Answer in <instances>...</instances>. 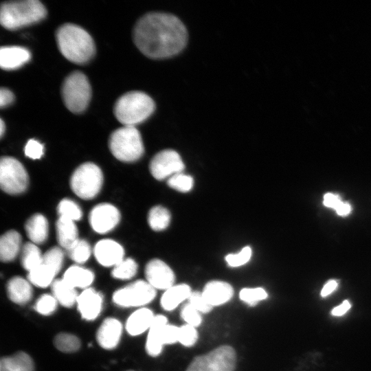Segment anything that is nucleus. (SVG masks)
Segmentation results:
<instances>
[{
	"label": "nucleus",
	"instance_id": "f257e3e1",
	"mask_svg": "<svg viewBox=\"0 0 371 371\" xmlns=\"http://www.w3.org/2000/svg\"><path fill=\"white\" fill-rule=\"evenodd\" d=\"M133 41L146 56L159 59L179 53L188 40L186 28L175 15L149 12L142 16L133 29Z\"/></svg>",
	"mask_w": 371,
	"mask_h": 371
},
{
	"label": "nucleus",
	"instance_id": "f03ea898",
	"mask_svg": "<svg viewBox=\"0 0 371 371\" xmlns=\"http://www.w3.org/2000/svg\"><path fill=\"white\" fill-rule=\"evenodd\" d=\"M56 40L60 53L68 60L85 64L95 55V46L91 35L82 27L65 23L56 32Z\"/></svg>",
	"mask_w": 371,
	"mask_h": 371
},
{
	"label": "nucleus",
	"instance_id": "7ed1b4c3",
	"mask_svg": "<svg viewBox=\"0 0 371 371\" xmlns=\"http://www.w3.org/2000/svg\"><path fill=\"white\" fill-rule=\"evenodd\" d=\"M46 15L47 10L38 0L4 1L1 5L0 22L3 27L14 30L38 23Z\"/></svg>",
	"mask_w": 371,
	"mask_h": 371
},
{
	"label": "nucleus",
	"instance_id": "20e7f679",
	"mask_svg": "<svg viewBox=\"0 0 371 371\" xmlns=\"http://www.w3.org/2000/svg\"><path fill=\"white\" fill-rule=\"evenodd\" d=\"M153 100L146 93L133 91L120 96L115 103L113 112L124 126H135L148 119L155 111Z\"/></svg>",
	"mask_w": 371,
	"mask_h": 371
},
{
	"label": "nucleus",
	"instance_id": "39448f33",
	"mask_svg": "<svg viewBox=\"0 0 371 371\" xmlns=\"http://www.w3.org/2000/svg\"><path fill=\"white\" fill-rule=\"evenodd\" d=\"M109 146L113 155L124 162L138 160L144 151L141 134L132 126H124L115 130L109 137Z\"/></svg>",
	"mask_w": 371,
	"mask_h": 371
},
{
	"label": "nucleus",
	"instance_id": "423d86ee",
	"mask_svg": "<svg viewBox=\"0 0 371 371\" xmlns=\"http://www.w3.org/2000/svg\"><path fill=\"white\" fill-rule=\"evenodd\" d=\"M61 94L65 106L71 112L84 111L91 98V87L87 76L79 71L69 74L63 82Z\"/></svg>",
	"mask_w": 371,
	"mask_h": 371
},
{
	"label": "nucleus",
	"instance_id": "0eeeda50",
	"mask_svg": "<svg viewBox=\"0 0 371 371\" xmlns=\"http://www.w3.org/2000/svg\"><path fill=\"white\" fill-rule=\"evenodd\" d=\"M103 183V174L95 164L87 162L80 165L73 172L70 186L80 198L91 199L100 192Z\"/></svg>",
	"mask_w": 371,
	"mask_h": 371
},
{
	"label": "nucleus",
	"instance_id": "6e6552de",
	"mask_svg": "<svg viewBox=\"0 0 371 371\" xmlns=\"http://www.w3.org/2000/svg\"><path fill=\"white\" fill-rule=\"evenodd\" d=\"M236 352L229 346H221L196 357L186 371H234Z\"/></svg>",
	"mask_w": 371,
	"mask_h": 371
},
{
	"label": "nucleus",
	"instance_id": "1a4fd4ad",
	"mask_svg": "<svg viewBox=\"0 0 371 371\" xmlns=\"http://www.w3.org/2000/svg\"><path fill=\"white\" fill-rule=\"evenodd\" d=\"M0 185L10 194L24 192L28 185V175L23 164L12 157H2L0 161Z\"/></svg>",
	"mask_w": 371,
	"mask_h": 371
},
{
	"label": "nucleus",
	"instance_id": "9d476101",
	"mask_svg": "<svg viewBox=\"0 0 371 371\" xmlns=\"http://www.w3.org/2000/svg\"><path fill=\"white\" fill-rule=\"evenodd\" d=\"M155 295L154 287L147 281L139 280L115 291L113 301L122 307L140 306L150 303Z\"/></svg>",
	"mask_w": 371,
	"mask_h": 371
},
{
	"label": "nucleus",
	"instance_id": "9b49d317",
	"mask_svg": "<svg viewBox=\"0 0 371 371\" xmlns=\"http://www.w3.org/2000/svg\"><path fill=\"white\" fill-rule=\"evenodd\" d=\"M184 168V164L179 153L170 149L157 153L151 159L149 166L151 175L158 180L182 172Z\"/></svg>",
	"mask_w": 371,
	"mask_h": 371
},
{
	"label": "nucleus",
	"instance_id": "f8f14e48",
	"mask_svg": "<svg viewBox=\"0 0 371 371\" xmlns=\"http://www.w3.org/2000/svg\"><path fill=\"white\" fill-rule=\"evenodd\" d=\"M120 220L119 210L109 203L95 205L90 212L89 221L92 229L99 234H105L114 229Z\"/></svg>",
	"mask_w": 371,
	"mask_h": 371
},
{
	"label": "nucleus",
	"instance_id": "ddd939ff",
	"mask_svg": "<svg viewBox=\"0 0 371 371\" xmlns=\"http://www.w3.org/2000/svg\"><path fill=\"white\" fill-rule=\"evenodd\" d=\"M147 282L155 289H168L172 286L175 276L170 267L159 259L149 261L145 268Z\"/></svg>",
	"mask_w": 371,
	"mask_h": 371
},
{
	"label": "nucleus",
	"instance_id": "4468645a",
	"mask_svg": "<svg viewBox=\"0 0 371 371\" xmlns=\"http://www.w3.org/2000/svg\"><path fill=\"white\" fill-rule=\"evenodd\" d=\"M124 251L116 241L103 239L97 243L94 247V255L98 262L104 266H115L123 260Z\"/></svg>",
	"mask_w": 371,
	"mask_h": 371
},
{
	"label": "nucleus",
	"instance_id": "2eb2a0df",
	"mask_svg": "<svg viewBox=\"0 0 371 371\" xmlns=\"http://www.w3.org/2000/svg\"><path fill=\"white\" fill-rule=\"evenodd\" d=\"M76 302L82 317L87 320H93L101 311L102 297L93 289L87 288L78 295Z\"/></svg>",
	"mask_w": 371,
	"mask_h": 371
},
{
	"label": "nucleus",
	"instance_id": "dca6fc26",
	"mask_svg": "<svg viewBox=\"0 0 371 371\" xmlns=\"http://www.w3.org/2000/svg\"><path fill=\"white\" fill-rule=\"evenodd\" d=\"M122 326L119 320L106 318L99 327L96 339L99 345L107 350L115 348L122 335Z\"/></svg>",
	"mask_w": 371,
	"mask_h": 371
},
{
	"label": "nucleus",
	"instance_id": "f3484780",
	"mask_svg": "<svg viewBox=\"0 0 371 371\" xmlns=\"http://www.w3.org/2000/svg\"><path fill=\"white\" fill-rule=\"evenodd\" d=\"M30 58V51L21 46H3L0 49V66L5 70L18 69Z\"/></svg>",
	"mask_w": 371,
	"mask_h": 371
},
{
	"label": "nucleus",
	"instance_id": "a211bd4d",
	"mask_svg": "<svg viewBox=\"0 0 371 371\" xmlns=\"http://www.w3.org/2000/svg\"><path fill=\"white\" fill-rule=\"evenodd\" d=\"M202 294L210 305L219 306L231 300L234 289L227 282L213 280L205 285Z\"/></svg>",
	"mask_w": 371,
	"mask_h": 371
},
{
	"label": "nucleus",
	"instance_id": "6ab92c4d",
	"mask_svg": "<svg viewBox=\"0 0 371 371\" xmlns=\"http://www.w3.org/2000/svg\"><path fill=\"white\" fill-rule=\"evenodd\" d=\"M167 324L168 320L164 315L155 316L149 328L146 343V350L150 356L157 357L161 353L164 345L162 341L163 329Z\"/></svg>",
	"mask_w": 371,
	"mask_h": 371
},
{
	"label": "nucleus",
	"instance_id": "aec40b11",
	"mask_svg": "<svg viewBox=\"0 0 371 371\" xmlns=\"http://www.w3.org/2000/svg\"><path fill=\"white\" fill-rule=\"evenodd\" d=\"M27 236L32 243L42 244L48 237L49 227L47 218L41 214H35L25 224Z\"/></svg>",
	"mask_w": 371,
	"mask_h": 371
},
{
	"label": "nucleus",
	"instance_id": "412c9836",
	"mask_svg": "<svg viewBox=\"0 0 371 371\" xmlns=\"http://www.w3.org/2000/svg\"><path fill=\"white\" fill-rule=\"evenodd\" d=\"M153 313L148 308H142L133 313L126 323L127 332L136 336L149 329L154 319Z\"/></svg>",
	"mask_w": 371,
	"mask_h": 371
},
{
	"label": "nucleus",
	"instance_id": "4be33fe9",
	"mask_svg": "<svg viewBox=\"0 0 371 371\" xmlns=\"http://www.w3.org/2000/svg\"><path fill=\"white\" fill-rule=\"evenodd\" d=\"M21 248V236L15 230H10L3 234L0 239V258L8 262L15 259Z\"/></svg>",
	"mask_w": 371,
	"mask_h": 371
},
{
	"label": "nucleus",
	"instance_id": "5701e85b",
	"mask_svg": "<svg viewBox=\"0 0 371 371\" xmlns=\"http://www.w3.org/2000/svg\"><path fill=\"white\" fill-rule=\"evenodd\" d=\"M7 293L13 302L24 304L29 302L32 296V288L25 279L16 276L7 283Z\"/></svg>",
	"mask_w": 371,
	"mask_h": 371
},
{
	"label": "nucleus",
	"instance_id": "b1692460",
	"mask_svg": "<svg viewBox=\"0 0 371 371\" xmlns=\"http://www.w3.org/2000/svg\"><path fill=\"white\" fill-rule=\"evenodd\" d=\"M192 292L190 287L188 284L173 285L166 289L162 295L161 305L164 310L172 311L183 301L188 299Z\"/></svg>",
	"mask_w": 371,
	"mask_h": 371
},
{
	"label": "nucleus",
	"instance_id": "393cba45",
	"mask_svg": "<svg viewBox=\"0 0 371 371\" xmlns=\"http://www.w3.org/2000/svg\"><path fill=\"white\" fill-rule=\"evenodd\" d=\"M56 235L58 244L68 249L78 240V229L74 221L59 217L56 222Z\"/></svg>",
	"mask_w": 371,
	"mask_h": 371
},
{
	"label": "nucleus",
	"instance_id": "a878e982",
	"mask_svg": "<svg viewBox=\"0 0 371 371\" xmlns=\"http://www.w3.org/2000/svg\"><path fill=\"white\" fill-rule=\"evenodd\" d=\"M93 272L84 267L74 265L67 269L63 279L70 286L76 288H87L93 281Z\"/></svg>",
	"mask_w": 371,
	"mask_h": 371
},
{
	"label": "nucleus",
	"instance_id": "bb28decb",
	"mask_svg": "<svg viewBox=\"0 0 371 371\" xmlns=\"http://www.w3.org/2000/svg\"><path fill=\"white\" fill-rule=\"evenodd\" d=\"M32 358L24 352L1 359L0 371H34Z\"/></svg>",
	"mask_w": 371,
	"mask_h": 371
},
{
	"label": "nucleus",
	"instance_id": "cd10ccee",
	"mask_svg": "<svg viewBox=\"0 0 371 371\" xmlns=\"http://www.w3.org/2000/svg\"><path fill=\"white\" fill-rule=\"evenodd\" d=\"M51 286L53 296L63 306L71 307L77 302L78 295L76 289L63 279L54 280Z\"/></svg>",
	"mask_w": 371,
	"mask_h": 371
},
{
	"label": "nucleus",
	"instance_id": "c85d7f7f",
	"mask_svg": "<svg viewBox=\"0 0 371 371\" xmlns=\"http://www.w3.org/2000/svg\"><path fill=\"white\" fill-rule=\"evenodd\" d=\"M43 255L37 245L32 242L26 243L21 251V262L28 271H32L42 263Z\"/></svg>",
	"mask_w": 371,
	"mask_h": 371
},
{
	"label": "nucleus",
	"instance_id": "c756f323",
	"mask_svg": "<svg viewBox=\"0 0 371 371\" xmlns=\"http://www.w3.org/2000/svg\"><path fill=\"white\" fill-rule=\"evenodd\" d=\"M170 218V213L166 208L157 205L149 211L148 222L152 229L161 231L168 226Z\"/></svg>",
	"mask_w": 371,
	"mask_h": 371
},
{
	"label": "nucleus",
	"instance_id": "7c9ffc66",
	"mask_svg": "<svg viewBox=\"0 0 371 371\" xmlns=\"http://www.w3.org/2000/svg\"><path fill=\"white\" fill-rule=\"evenodd\" d=\"M55 276V273L49 267L41 263L29 271L27 278L32 284L43 288L52 284Z\"/></svg>",
	"mask_w": 371,
	"mask_h": 371
},
{
	"label": "nucleus",
	"instance_id": "2f4dec72",
	"mask_svg": "<svg viewBox=\"0 0 371 371\" xmlns=\"http://www.w3.org/2000/svg\"><path fill=\"white\" fill-rule=\"evenodd\" d=\"M137 271V265L132 258H126L115 265L112 270V276L117 279L128 280L134 277Z\"/></svg>",
	"mask_w": 371,
	"mask_h": 371
},
{
	"label": "nucleus",
	"instance_id": "473e14b6",
	"mask_svg": "<svg viewBox=\"0 0 371 371\" xmlns=\"http://www.w3.org/2000/svg\"><path fill=\"white\" fill-rule=\"evenodd\" d=\"M54 343L58 350L64 352H75L80 346V339L76 336L66 333L58 334Z\"/></svg>",
	"mask_w": 371,
	"mask_h": 371
},
{
	"label": "nucleus",
	"instance_id": "72a5a7b5",
	"mask_svg": "<svg viewBox=\"0 0 371 371\" xmlns=\"http://www.w3.org/2000/svg\"><path fill=\"white\" fill-rule=\"evenodd\" d=\"M69 257L77 263H84L90 257L91 250L88 242L82 239L78 240L67 249Z\"/></svg>",
	"mask_w": 371,
	"mask_h": 371
},
{
	"label": "nucleus",
	"instance_id": "f704fd0d",
	"mask_svg": "<svg viewBox=\"0 0 371 371\" xmlns=\"http://www.w3.org/2000/svg\"><path fill=\"white\" fill-rule=\"evenodd\" d=\"M59 217H63L73 221H78L82 217V210L74 201L64 199L60 201L57 207Z\"/></svg>",
	"mask_w": 371,
	"mask_h": 371
},
{
	"label": "nucleus",
	"instance_id": "c9c22d12",
	"mask_svg": "<svg viewBox=\"0 0 371 371\" xmlns=\"http://www.w3.org/2000/svg\"><path fill=\"white\" fill-rule=\"evenodd\" d=\"M64 260L63 250L53 247L43 255L42 263L49 267L56 275L62 268Z\"/></svg>",
	"mask_w": 371,
	"mask_h": 371
},
{
	"label": "nucleus",
	"instance_id": "e433bc0d",
	"mask_svg": "<svg viewBox=\"0 0 371 371\" xmlns=\"http://www.w3.org/2000/svg\"><path fill=\"white\" fill-rule=\"evenodd\" d=\"M240 299L249 304L254 306L258 302L265 300L267 297V293L262 288H244L239 293Z\"/></svg>",
	"mask_w": 371,
	"mask_h": 371
},
{
	"label": "nucleus",
	"instance_id": "4c0bfd02",
	"mask_svg": "<svg viewBox=\"0 0 371 371\" xmlns=\"http://www.w3.org/2000/svg\"><path fill=\"white\" fill-rule=\"evenodd\" d=\"M168 185L177 191L186 192L192 189L193 179L190 175L179 172L168 179Z\"/></svg>",
	"mask_w": 371,
	"mask_h": 371
},
{
	"label": "nucleus",
	"instance_id": "58836bf2",
	"mask_svg": "<svg viewBox=\"0 0 371 371\" xmlns=\"http://www.w3.org/2000/svg\"><path fill=\"white\" fill-rule=\"evenodd\" d=\"M57 302L56 299L53 295L44 294L36 302L34 308L41 315H49L56 309Z\"/></svg>",
	"mask_w": 371,
	"mask_h": 371
},
{
	"label": "nucleus",
	"instance_id": "ea45409f",
	"mask_svg": "<svg viewBox=\"0 0 371 371\" xmlns=\"http://www.w3.org/2000/svg\"><path fill=\"white\" fill-rule=\"evenodd\" d=\"M198 339V333L195 327L185 324L179 327L178 341L185 346H193Z\"/></svg>",
	"mask_w": 371,
	"mask_h": 371
},
{
	"label": "nucleus",
	"instance_id": "a19ab883",
	"mask_svg": "<svg viewBox=\"0 0 371 371\" xmlns=\"http://www.w3.org/2000/svg\"><path fill=\"white\" fill-rule=\"evenodd\" d=\"M251 249L249 246L243 248L238 254H228L225 257V260L228 265L232 267H237L247 263L251 257Z\"/></svg>",
	"mask_w": 371,
	"mask_h": 371
},
{
	"label": "nucleus",
	"instance_id": "79ce46f5",
	"mask_svg": "<svg viewBox=\"0 0 371 371\" xmlns=\"http://www.w3.org/2000/svg\"><path fill=\"white\" fill-rule=\"evenodd\" d=\"M181 317L187 323L194 327L199 326L202 319L199 312L189 302L186 304L181 308Z\"/></svg>",
	"mask_w": 371,
	"mask_h": 371
},
{
	"label": "nucleus",
	"instance_id": "37998d69",
	"mask_svg": "<svg viewBox=\"0 0 371 371\" xmlns=\"http://www.w3.org/2000/svg\"><path fill=\"white\" fill-rule=\"evenodd\" d=\"M188 300L189 303L199 312L207 313L213 308L199 291H192Z\"/></svg>",
	"mask_w": 371,
	"mask_h": 371
},
{
	"label": "nucleus",
	"instance_id": "c03bdc74",
	"mask_svg": "<svg viewBox=\"0 0 371 371\" xmlns=\"http://www.w3.org/2000/svg\"><path fill=\"white\" fill-rule=\"evenodd\" d=\"M25 155L33 159H40L43 155V144L35 139H30L25 146Z\"/></svg>",
	"mask_w": 371,
	"mask_h": 371
},
{
	"label": "nucleus",
	"instance_id": "a18cd8bd",
	"mask_svg": "<svg viewBox=\"0 0 371 371\" xmlns=\"http://www.w3.org/2000/svg\"><path fill=\"white\" fill-rule=\"evenodd\" d=\"M179 328L167 324L162 333V341L164 344H172L178 341Z\"/></svg>",
	"mask_w": 371,
	"mask_h": 371
},
{
	"label": "nucleus",
	"instance_id": "49530a36",
	"mask_svg": "<svg viewBox=\"0 0 371 371\" xmlns=\"http://www.w3.org/2000/svg\"><path fill=\"white\" fill-rule=\"evenodd\" d=\"M342 202L343 201L337 194L327 192L324 195L323 204L327 207L336 210L340 206Z\"/></svg>",
	"mask_w": 371,
	"mask_h": 371
},
{
	"label": "nucleus",
	"instance_id": "de8ad7c7",
	"mask_svg": "<svg viewBox=\"0 0 371 371\" xmlns=\"http://www.w3.org/2000/svg\"><path fill=\"white\" fill-rule=\"evenodd\" d=\"M14 100L13 93L7 88L2 87L0 89V106L4 108L12 104Z\"/></svg>",
	"mask_w": 371,
	"mask_h": 371
},
{
	"label": "nucleus",
	"instance_id": "09e8293b",
	"mask_svg": "<svg viewBox=\"0 0 371 371\" xmlns=\"http://www.w3.org/2000/svg\"><path fill=\"white\" fill-rule=\"evenodd\" d=\"M351 304L348 300H344L340 305L334 307L331 314L334 316H342L350 308Z\"/></svg>",
	"mask_w": 371,
	"mask_h": 371
},
{
	"label": "nucleus",
	"instance_id": "8fccbe9b",
	"mask_svg": "<svg viewBox=\"0 0 371 371\" xmlns=\"http://www.w3.org/2000/svg\"><path fill=\"white\" fill-rule=\"evenodd\" d=\"M338 286V283L335 280H328L323 286L321 291V296L325 297L331 294Z\"/></svg>",
	"mask_w": 371,
	"mask_h": 371
},
{
	"label": "nucleus",
	"instance_id": "3c124183",
	"mask_svg": "<svg viewBox=\"0 0 371 371\" xmlns=\"http://www.w3.org/2000/svg\"><path fill=\"white\" fill-rule=\"evenodd\" d=\"M352 210L351 205L348 202H342L340 206L335 210L339 216H348Z\"/></svg>",
	"mask_w": 371,
	"mask_h": 371
},
{
	"label": "nucleus",
	"instance_id": "603ef678",
	"mask_svg": "<svg viewBox=\"0 0 371 371\" xmlns=\"http://www.w3.org/2000/svg\"><path fill=\"white\" fill-rule=\"evenodd\" d=\"M5 130V123L3 122V120H0V135L1 137L3 136L4 132Z\"/></svg>",
	"mask_w": 371,
	"mask_h": 371
},
{
	"label": "nucleus",
	"instance_id": "864d4df0",
	"mask_svg": "<svg viewBox=\"0 0 371 371\" xmlns=\"http://www.w3.org/2000/svg\"><path fill=\"white\" fill-rule=\"evenodd\" d=\"M128 371H133V370H128Z\"/></svg>",
	"mask_w": 371,
	"mask_h": 371
}]
</instances>
